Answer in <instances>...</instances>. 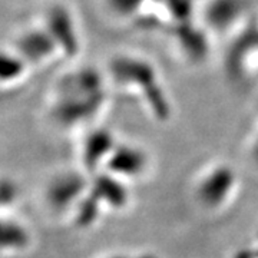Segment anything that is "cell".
Returning <instances> with one entry per match:
<instances>
[{
  "label": "cell",
  "mask_w": 258,
  "mask_h": 258,
  "mask_svg": "<svg viewBox=\"0 0 258 258\" xmlns=\"http://www.w3.org/2000/svg\"><path fill=\"white\" fill-rule=\"evenodd\" d=\"M28 62L15 49H0V86L20 83L28 74Z\"/></svg>",
  "instance_id": "1"
},
{
  "label": "cell",
  "mask_w": 258,
  "mask_h": 258,
  "mask_svg": "<svg viewBox=\"0 0 258 258\" xmlns=\"http://www.w3.org/2000/svg\"><path fill=\"white\" fill-rule=\"evenodd\" d=\"M0 252H13L22 251L28 241V232L15 221H0Z\"/></svg>",
  "instance_id": "2"
}]
</instances>
